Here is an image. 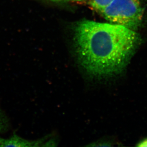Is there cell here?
Returning <instances> with one entry per match:
<instances>
[{
    "label": "cell",
    "instance_id": "obj_1",
    "mask_svg": "<svg viewBox=\"0 0 147 147\" xmlns=\"http://www.w3.org/2000/svg\"><path fill=\"white\" fill-rule=\"evenodd\" d=\"M74 41L78 61L85 71L104 78L125 69L142 38L136 31L122 26L86 20L76 26Z\"/></svg>",
    "mask_w": 147,
    "mask_h": 147
},
{
    "label": "cell",
    "instance_id": "obj_2",
    "mask_svg": "<svg viewBox=\"0 0 147 147\" xmlns=\"http://www.w3.org/2000/svg\"><path fill=\"white\" fill-rule=\"evenodd\" d=\"M100 13L111 24L136 31L142 22L144 9L140 0H113Z\"/></svg>",
    "mask_w": 147,
    "mask_h": 147
},
{
    "label": "cell",
    "instance_id": "obj_3",
    "mask_svg": "<svg viewBox=\"0 0 147 147\" xmlns=\"http://www.w3.org/2000/svg\"><path fill=\"white\" fill-rule=\"evenodd\" d=\"M50 136H45L37 140H27L13 134L9 138L0 137V147H51Z\"/></svg>",
    "mask_w": 147,
    "mask_h": 147
},
{
    "label": "cell",
    "instance_id": "obj_4",
    "mask_svg": "<svg viewBox=\"0 0 147 147\" xmlns=\"http://www.w3.org/2000/svg\"><path fill=\"white\" fill-rule=\"evenodd\" d=\"M113 0H90V5L95 10L101 12Z\"/></svg>",
    "mask_w": 147,
    "mask_h": 147
},
{
    "label": "cell",
    "instance_id": "obj_5",
    "mask_svg": "<svg viewBox=\"0 0 147 147\" xmlns=\"http://www.w3.org/2000/svg\"><path fill=\"white\" fill-rule=\"evenodd\" d=\"M9 128V121L6 115L0 109V133H3Z\"/></svg>",
    "mask_w": 147,
    "mask_h": 147
},
{
    "label": "cell",
    "instance_id": "obj_6",
    "mask_svg": "<svg viewBox=\"0 0 147 147\" xmlns=\"http://www.w3.org/2000/svg\"><path fill=\"white\" fill-rule=\"evenodd\" d=\"M138 147H147V139L142 140L137 145Z\"/></svg>",
    "mask_w": 147,
    "mask_h": 147
},
{
    "label": "cell",
    "instance_id": "obj_7",
    "mask_svg": "<svg viewBox=\"0 0 147 147\" xmlns=\"http://www.w3.org/2000/svg\"><path fill=\"white\" fill-rule=\"evenodd\" d=\"M74 1H81V0H74Z\"/></svg>",
    "mask_w": 147,
    "mask_h": 147
}]
</instances>
